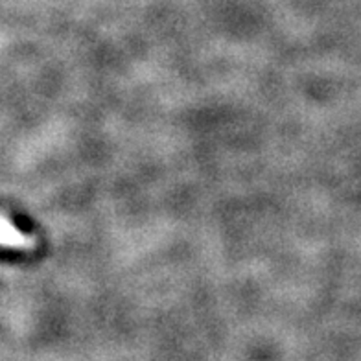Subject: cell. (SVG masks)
<instances>
[{
    "label": "cell",
    "mask_w": 361,
    "mask_h": 361,
    "mask_svg": "<svg viewBox=\"0 0 361 361\" xmlns=\"http://www.w3.org/2000/svg\"><path fill=\"white\" fill-rule=\"evenodd\" d=\"M0 245L10 249H20V251H32V249L37 247V240H35V236L20 233L6 216H0Z\"/></svg>",
    "instance_id": "cell-1"
}]
</instances>
